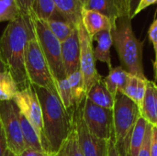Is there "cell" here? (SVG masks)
<instances>
[{"instance_id":"obj_1","label":"cell","mask_w":157,"mask_h":156,"mask_svg":"<svg viewBox=\"0 0 157 156\" xmlns=\"http://www.w3.org/2000/svg\"><path fill=\"white\" fill-rule=\"evenodd\" d=\"M35 36L32 16L19 15L8 22L1 38L0 50L7 71L15 80L18 91L29 88L31 84L25 68V51L28 41Z\"/></svg>"},{"instance_id":"obj_2","label":"cell","mask_w":157,"mask_h":156,"mask_svg":"<svg viewBox=\"0 0 157 156\" xmlns=\"http://www.w3.org/2000/svg\"><path fill=\"white\" fill-rule=\"evenodd\" d=\"M32 87L41 107L44 136L51 154L54 155L73 129L72 116L57 96L45 88L36 86Z\"/></svg>"},{"instance_id":"obj_3","label":"cell","mask_w":157,"mask_h":156,"mask_svg":"<svg viewBox=\"0 0 157 156\" xmlns=\"http://www.w3.org/2000/svg\"><path fill=\"white\" fill-rule=\"evenodd\" d=\"M111 34L121 67L132 75L147 79L143 63V42L133 32L132 19L128 16L119 18L112 27Z\"/></svg>"},{"instance_id":"obj_4","label":"cell","mask_w":157,"mask_h":156,"mask_svg":"<svg viewBox=\"0 0 157 156\" xmlns=\"http://www.w3.org/2000/svg\"><path fill=\"white\" fill-rule=\"evenodd\" d=\"M140 117L138 106L123 94L118 93L113 108V141L121 156H130L131 138Z\"/></svg>"},{"instance_id":"obj_5","label":"cell","mask_w":157,"mask_h":156,"mask_svg":"<svg viewBox=\"0 0 157 156\" xmlns=\"http://www.w3.org/2000/svg\"><path fill=\"white\" fill-rule=\"evenodd\" d=\"M25 68L28 78L32 86L45 88L58 97L55 80L40 49L36 34L28 41L26 46Z\"/></svg>"},{"instance_id":"obj_6","label":"cell","mask_w":157,"mask_h":156,"mask_svg":"<svg viewBox=\"0 0 157 156\" xmlns=\"http://www.w3.org/2000/svg\"><path fill=\"white\" fill-rule=\"evenodd\" d=\"M36 38L48 63L55 83L67 78L62 60V42L50 30L43 20L32 17Z\"/></svg>"},{"instance_id":"obj_7","label":"cell","mask_w":157,"mask_h":156,"mask_svg":"<svg viewBox=\"0 0 157 156\" xmlns=\"http://www.w3.org/2000/svg\"><path fill=\"white\" fill-rule=\"evenodd\" d=\"M18 114V108L13 99L0 101V120L6 134L7 149L17 156L26 150Z\"/></svg>"},{"instance_id":"obj_8","label":"cell","mask_w":157,"mask_h":156,"mask_svg":"<svg viewBox=\"0 0 157 156\" xmlns=\"http://www.w3.org/2000/svg\"><path fill=\"white\" fill-rule=\"evenodd\" d=\"M83 119L90 132L109 141L113 139V110L95 105L86 97L83 104Z\"/></svg>"},{"instance_id":"obj_9","label":"cell","mask_w":157,"mask_h":156,"mask_svg":"<svg viewBox=\"0 0 157 156\" xmlns=\"http://www.w3.org/2000/svg\"><path fill=\"white\" fill-rule=\"evenodd\" d=\"M13 100L17 104L19 112L29 121V123L37 131L40 139L43 151L51 154L43 132L41 107L32 86H30L27 89L18 91Z\"/></svg>"},{"instance_id":"obj_10","label":"cell","mask_w":157,"mask_h":156,"mask_svg":"<svg viewBox=\"0 0 157 156\" xmlns=\"http://www.w3.org/2000/svg\"><path fill=\"white\" fill-rule=\"evenodd\" d=\"M83 104L84 102L76 107L72 113L73 124L77 133L81 150L85 156H107L108 141L90 132L83 119Z\"/></svg>"},{"instance_id":"obj_11","label":"cell","mask_w":157,"mask_h":156,"mask_svg":"<svg viewBox=\"0 0 157 156\" xmlns=\"http://www.w3.org/2000/svg\"><path fill=\"white\" fill-rule=\"evenodd\" d=\"M76 28L80 44V71L84 78L86 91L87 92L96 82L102 78V76L98 74L96 67L93 40L89 37L82 21L77 24Z\"/></svg>"},{"instance_id":"obj_12","label":"cell","mask_w":157,"mask_h":156,"mask_svg":"<svg viewBox=\"0 0 157 156\" xmlns=\"http://www.w3.org/2000/svg\"><path fill=\"white\" fill-rule=\"evenodd\" d=\"M62 60L66 75L80 70V44L77 28L62 42Z\"/></svg>"},{"instance_id":"obj_13","label":"cell","mask_w":157,"mask_h":156,"mask_svg":"<svg viewBox=\"0 0 157 156\" xmlns=\"http://www.w3.org/2000/svg\"><path fill=\"white\" fill-rule=\"evenodd\" d=\"M84 8L106 16L113 25L119 18L127 16L124 0H86Z\"/></svg>"},{"instance_id":"obj_14","label":"cell","mask_w":157,"mask_h":156,"mask_svg":"<svg viewBox=\"0 0 157 156\" xmlns=\"http://www.w3.org/2000/svg\"><path fill=\"white\" fill-rule=\"evenodd\" d=\"M81 21L92 40L98 33L104 30L112 29L113 27V23L106 16L97 11L86 8H83Z\"/></svg>"},{"instance_id":"obj_15","label":"cell","mask_w":157,"mask_h":156,"mask_svg":"<svg viewBox=\"0 0 157 156\" xmlns=\"http://www.w3.org/2000/svg\"><path fill=\"white\" fill-rule=\"evenodd\" d=\"M139 110L141 117L152 126L157 127V85L155 82L148 80L145 96Z\"/></svg>"},{"instance_id":"obj_16","label":"cell","mask_w":157,"mask_h":156,"mask_svg":"<svg viewBox=\"0 0 157 156\" xmlns=\"http://www.w3.org/2000/svg\"><path fill=\"white\" fill-rule=\"evenodd\" d=\"M86 97L98 107L113 110L115 97L112 96V94L107 88L103 77L88 89L86 92Z\"/></svg>"},{"instance_id":"obj_17","label":"cell","mask_w":157,"mask_h":156,"mask_svg":"<svg viewBox=\"0 0 157 156\" xmlns=\"http://www.w3.org/2000/svg\"><path fill=\"white\" fill-rule=\"evenodd\" d=\"M57 13L66 21L77 26L81 22L84 5L81 0H53Z\"/></svg>"},{"instance_id":"obj_18","label":"cell","mask_w":157,"mask_h":156,"mask_svg":"<svg viewBox=\"0 0 157 156\" xmlns=\"http://www.w3.org/2000/svg\"><path fill=\"white\" fill-rule=\"evenodd\" d=\"M93 40L97 41V46L94 49V55L96 58V61H99L101 63H104L108 65L109 69H112V63H111V54H110V49L113 45V40H112V34L111 29L104 30L99 33H98Z\"/></svg>"},{"instance_id":"obj_19","label":"cell","mask_w":157,"mask_h":156,"mask_svg":"<svg viewBox=\"0 0 157 156\" xmlns=\"http://www.w3.org/2000/svg\"><path fill=\"white\" fill-rule=\"evenodd\" d=\"M148 79H143L134 75L130 74L128 81L121 92L124 96L133 101L138 108L142 106L144 97L145 96Z\"/></svg>"},{"instance_id":"obj_20","label":"cell","mask_w":157,"mask_h":156,"mask_svg":"<svg viewBox=\"0 0 157 156\" xmlns=\"http://www.w3.org/2000/svg\"><path fill=\"white\" fill-rule=\"evenodd\" d=\"M129 75L130 74L121 66H117L109 70V74L104 78V82L112 96L116 97L118 93L122 92L128 81Z\"/></svg>"},{"instance_id":"obj_21","label":"cell","mask_w":157,"mask_h":156,"mask_svg":"<svg viewBox=\"0 0 157 156\" xmlns=\"http://www.w3.org/2000/svg\"><path fill=\"white\" fill-rule=\"evenodd\" d=\"M20 127L22 131V135L24 139V143L26 149H31L39 152H44L40 136L34 127L29 123V121L19 112L18 114Z\"/></svg>"},{"instance_id":"obj_22","label":"cell","mask_w":157,"mask_h":156,"mask_svg":"<svg viewBox=\"0 0 157 156\" xmlns=\"http://www.w3.org/2000/svg\"><path fill=\"white\" fill-rule=\"evenodd\" d=\"M45 22L50 30L61 42L68 39L73 31L76 29V26L64 20L62 17L51 18Z\"/></svg>"},{"instance_id":"obj_23","label":"cell","mask_w":157,"mask_h":156,"mask_svg":"<svg viewBox=\"0 0 157 156\" xmlns=\"http://www.w3.org/2000/svg\"><path fill=\"white\" fill-rule=\"evenodd\" d=\"M31 16L43 21L61 17L56 11L53 0H33Z\"/></svg>"},{"instance_id":"obj_24","label":"cell","mask_w":157,"mask_h":156,"mask_svg":"<svg viewBox=\"0 0 157 156\" xmlns=\"http://www.w3.org/2000/svg\"><path fill=\"white\" fill-rule=\"evenodd\" d=\"M53 156H85L81 150L77 133L74 124L71 132L63 141L58 152Z\"/></svg>"},{"instance_id":"obj_25","label":"cell","mask_w":157,"mask_h":156,"mask_svg":"<svg viewBox=\"0 0 157 156\" xmlns=\"http://www.w3.org/2000/svg\"><path fill=\"white\" fill-rule=\"evenodd\" d=\"M67 80L69 82L73 97L75 100V108L78 107L80 104H82L86 97V86L84 83V78L82 75V73L80 70L73 73L72 74L67 76Z\"/></svg>"},{"instance_id":"obj_26","label":"cell","mask_w":157,"mask_h":156,"mask_svg":"<svg viewBox=\"0 0 157 156\" xmlns=\"http://www.w3.org/2000/svg\"><path fill=\"white\" fill-rule=\"evenodd\" d=\"M147 125H148V122L143 117H140L138 119L136 125L134 127V130L132 131V138H131L130 156H138L139 151L144 140Z\"/></svg>"},{"instance_id":"obj_27","label":"cell","mask_w":157,"mask_h":156,"mask_svg":"<svg viewBox=\"0 0 157 156\" xmlns=\"http://www.w3.org/2000/svg\"><path fill=\"white\" fill-rule=\"evenodd\" d=\"M18 92L17 86L8 71L0 73V101L14 99Z\"/></svg>"},{"instance_id":"obj_28","label":"cell","mask_w":157,"mask_h":156,"mask_svg":"<svg viewBox=\"0 0 157 156\" xmlns=\"http://www.w3.org/2000/svg\"><path fill=\"white\" fill-rule=\"evenodd\" d=\"M56 87H57V91H58V97H59L63 108L72 116V113L75 109V104L72 90H71V87H70L67 78L57 82Z\"/></svg>"},{"instance_id":"obj_29","label":"cell","mask_w":157,"mask_h":156,"mask_svg":"<svg viewBox=\"0 0 157 156\" xmlns=\"http://www.w3.org/2000/svg\"><path fill=\"white\" fill-rule=\"evenodd\" d=\"M19 15L20 11L15 0H0V22H11Z\"/></svg>"},{"instance_id":"obj_30","label":"cell","mask_w":157,"mask_h":156,"mask_svg":"<svg viewBox=\"0 0 157 156\" xmlns=\"http://www.w3.org/2000/svg\"><path fill=\"white\" fill-rule=\"evenodd\" d=\"M152 131L153 126L148 123L146 128V132L143 145L139 151L138 156H151V143H152Z\"/></svg>"},{"instance_id":"obj_31","label":"cell","mask_w":157,"mask_h":156,"mask_svg":"<svg viewBox=\"0 0 157 156\" xmlns=\"http://www.w3.org/2000/svg\"><path fill=\"white\" fill-rule=\"evenodd\" d=\"M148 37H149V40L152 42L153 47H154V51H155V62H154V63H155L157 62V17L154 20V22L152 23V25L149 28Z\"/></svg>"},{"instance_id":"obj_32","label":"cell","mask_w":157,"mask_h":156,"mask_svg":"<svg viewBox=\"0 0 157 156\" xmlns=\"http://www.w3.org/2000/svg\"><path fill=\"white\" fill-rule=\"evenodd\" d=\"M21 15L31 16L32 14V2L33 0H15Z\"/></svg>"},{"instance_id":"obj_33","label":"cell","mask_w":157,"mask_h":156,"mask_svg":"<svg viewBox=\"0 0 157 156\" xmlns=\"http://www.w3.org/2000/svg\"><path fill=\"white\" fill-rule=\"evenodd\" d=\"M156 3L157 0H140V1H139V4H138V6H137V7H136L135 11H134V13H133L132 17H136V16L139 15L141 12H143L144 9H146L147 7L153 6V5H155V4H156Z\"/></svg>"},{"instance_id":"obj_34","label":"cell","mask_w":157,"mask_h":156,"mask_svg":"<svg viewBox=\"0 0 157 156\" xmlns=\"http://www.w3.org/2000/svg\"><path fill=\"white\" fill-rule=\"evenodd\" d=\"M125 1V7H126V13H127V16L132 19V16H133V13L139 4V1L140 0H124Z\"/></svg>"},{"instance_id":"obj_35","label":"cell","mask_w":157,"mask_h":156,"mask_svg":"<svg viewBox=\"0 0 157 156\" xmlns=\"http://www.w3.org/2000/svg\"><path fill=\"white\" fill-rule=\"evenodd\" d=\"M7 151V143H6V134L0 120V156H5L6 153Z\"/></svg>"},{"instance_id":"obj_36","label":"cell","mask_w":157,"mask_h":156,"mask_svg":"<svg viewBox=\"0 0 157 156\" xmlns=\"http://www.w3.org/2000/svg\"><path fill=\"white\" fill-rule=\"evenodd\" d=\"M151 156H157V127L155 126H153V131H152Z\"/></svg>"},{"instance_id":"obj_37","label":"cell","mask_w":157,"mask_h":156,"mask_svg":"<svg viewBox=\"0 0 157 156\" xmlns=\"http://www.w3.org/2000/svg\"><path fill=\"white\" fill-rule=\"evenodd\" d=\"M107 156H121L114 143L113 139L108 141V155Z\"/></svg>"},{"instance_id":"obj_38","label":"cell","mask_w":157,"mask_h":156,"mask_svg":"<svg viewBox=\"0 0 157 156\" xmlns=\"http://www.w3.org/2000/svg\"><path fill=\"white\" fill-rule=\"evenodd\" d=\"M19 156H52L45 152H39L31 149H26Z\"/></svg>"},{"instance_id":"obj_39","label":"cell","mask_w":157,"mask_h":156,"mask_svg":"<svg viewBox=\"0 0 157 156\" xmlns=\"http://www.w3.org/2000/svg\"><path fill=\"white\" fill-rule=\"evenodd\" d=\"M7 71V67L3 60V57H2V53H1V50H0V73H3V72H6Z\"/></svg>"},{"instance_id":"obj_40","label":"cell","mask_w":157,"mask_h":156,"mask_svg":"<svg viewBox=\"0 0 157 156\" xmlns=\"http://www.w3.org/2000/svg\"><path fill=\"white\" fill-rule=\"evenodd\" d=\"M5 156H17L16 155V154H14L12 152H10L8 149H7V151H6V154H5Z\"/></svg>"},{"instance_id":"obj_41","label":"cell","mask_w":157,"mask_h":156,"mask_svg":"<svg viewBox=\"0 0 157 156\" xmlns=\"http://www.w3.org/2000/svg\"><path fill=\"white\" fill-rule=\"evenodd\" d=\"M154 68H155V80L157 81V62L155 63H154Z\"/></svg>"},{"instance_id":"obj_42","label":"cell","mask_w":157,"mask_h":156,"mask_svg":"<svg viewBox=\"0 0 157 156\" xmlns=\"http://www.w3.org/2000/svg\"><path fill=\"white\" fill-rule=\"evenodd\" d=\"M81 1H82L83 5H85V4H86V0H81Z\"/></svg>"}]
</instances>
